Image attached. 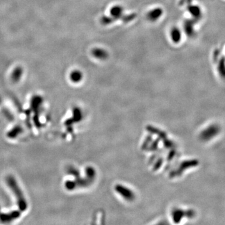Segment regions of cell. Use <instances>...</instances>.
I'll return each mask as SVG.
<instances>
[{
    "label": "cell",
    "mask_w": 225,
    "mask_h": 225,
    "mask_svg": "<svg viewBox=\"0 0 225 225\" xmlns=\"http://www.w3.org/2000/svg\"><path fill=\"white\" fill-rule=\"evenodd\" d=\"M6 182L16 199L17 205L19 211H26L28 208V203L16 179L13 176L10 175L6 177Z\"/></svg>",
    "instance_id": "1"
},
{
    "label": "cell",
    "mask_w": 225,
    "mask_h": 225,
    "mask_svg": "<svg viewBox=\"0 0 225 225\" xmlns=\"http://www.w3.org/2000/svg\"><path fill=\"white\" fill-rule=\"evenodd\" d=\"M21 212L19 210H14L8 213H0V221L3 223H8L18 219L20 216Z\"/></svg>",
    "instance_id": "2"
},
{
    "label": "cell",
    "mask_w": 225,
    "mask_h": 225,
    "mask_svg": "<svg viewBox=\"0 0 225 225\" xmlns=\"http://www.w3.org/2000/svg\"><path fill=\"white\" fill-rule=\"evenodd\" d=\"M220 127L218 125H212L206 129L204 132L202 133L201 137L203 140L208 141L212 139L213 138L218 135L220 133Z\"/></svg>",
    "instance_id": "3"
},
{
    "label": "cell",
    "mask_w": 225,
    "mask_h": 225,
    "mask_svg": "<svg viewBox=\"0 0 225 225\" xmlns=\"http://www.w3.org/2000/svg\"><path fill=\"white\" fill-rule=\"evenodd\" d=\"M23 132V128L20 126H16L13 128L7 134V136L11 139H14L16 138L19 134Z\"/></svg>",
    "instance_id": "4"
},
{
    "label": "cell",
    "mask_w": 225,
    "mask_h": 225,
    "mask_svg": "<svg viewBox=\"0 0 225 225\" xmlns=\"http://www.w3.org/2000/svg\"><path fill=\"white\" fill-rule=\"evenodd\" d=\"M0 213H1V206H0Z\"/></svg>",
    "instance_id": "5"
}]
</instances>
